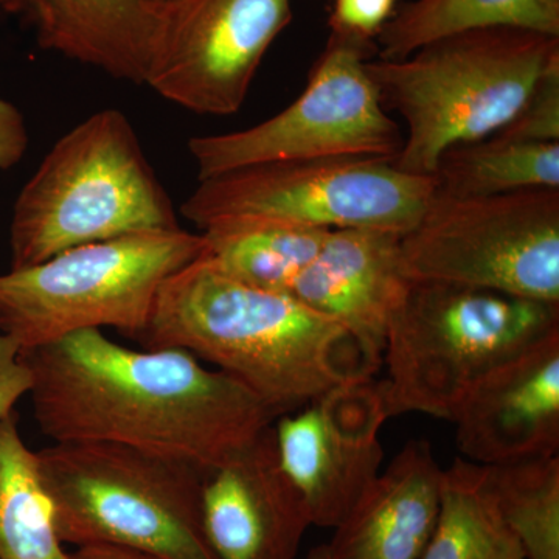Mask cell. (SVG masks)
Returning a JSON list of instances; mask_svg holds the SVG:
<instances>
[{"label": "cell", "mask_w": 559, "mask_h": 559, "mask_svg": "<svg viewBox=\"0 0 559 559\" xmlns=\"http://www.w3.org/2000/svg\"><path fill=\"white\" fill-rule=\"evenodd\" d=\"M21 356L32 371L33 414L53 443L121 444L207 474L278 418L186 349L128 348L84 330Z\"/></svg>", "instance_id": "obj_1"}, {"label": "cell", "mask_w": 559, "mask_h": 559, "mask_svg": "<svg viewBox=\"0 0 559 559\" xmlns=\"http://www.w3.org/2000/svg\"><path fill=\"white\" fill-rule=\"evenodd\" d=\"M135 341L186 349L241 382L278 417L373 378L382 364V353L342 323L289 294L235 278L209 253L162 285Z\"/></svg>", "instance_id": "obj_2"}, {"label": "cell", "mask_w": 559, "mask_h": 559, "mask_svg": "<svg viewBox=\"0 0 559 559\" xmlns=\"http://www.w3.org/2000/svg\"><path fill=\"white\" fill-rule=\"evenodd\" d=\"M559 38L520 28L444 36L401 60L366 62L384 109L406 123L400 170L433 176L444 151L506 127L551 62Z\"/></svg>", "instance_id": "obj_3"}, {"label": "cell", "mask_w": 559, "mask_h": 559, "mask_svg": "<svg viewBox=\"0 0 559 559\" xmlns=\"http://www.w3.org/2000/svg\"><path fill=\"white\" fill-rule=\"evenodd\" d=\"M175 205L130 119L103 109L66 132L17 197L11 270L135 231L178 229Z\"/></svg>", "instance_id": "obj_4"}, {"label": "cell", "mask_w": 559, "mask_h": 559, "mask_svg": "<svg viewBox=\"0 0 559 559\" xmlns=\"http://www.w3.org/2000/svg\"><path fill=\"white\" fill-rule=\"evenodd\" d=\"M558 331L559 305L411 280L385 333L389 417L419 412L452 419L489 371Z\"/></svg>", "instance_id": "obj_5"}, {"label": "cell", "mask_w": 559, "mask_h": 559, "mask_svg": "<svg viewBox=\"0 0 559 559\" xmlns=\"http://www.w3.org/2000/svg\"><path fill=\"white\" fill-rule=\"evenodd\" d=\"M36 459L62 544L216 559L202 522L205 474L194 466L97 441L51 443Z\"/></svg>", "instance_id": "obj_6"}, {"label": "cell", "mask_w": 559, "mask_h": 559, "mask_svg": "<svg viewBox=\"0 0 559 559\" xmlns=\"http://www.w3.org/2000/svg\"><path fill=\"white\" fill-rule=\"evenodd\" d=\"M209 252L204 234L135 231L64 250L0 275V333L21 353L84 330L116 329L135 340L175 272Z\"/></svg>", "instance_id": "obj_7"}, {"label": "cell", "mask_w": 559, "mask_h": 559, "mask_svg": "<svg viewBox=\"0 0 559 559\" xmlns=\"http://www.w3.org/2000/svg\"><path fill=\"white\" fill-rule=\"evenodd\" d=\"M407 277L559 305V189L492 197L433 191L400 238Z\"/></svg>", "instance_id": "obj_8"}, {"label": "cell", "mask_w": 559, "mask_h": 559, "mask_svg": "<svg viewBox=\"0 0 559 559\" xmlns=\"http://www.w3.org/2000/svg\"><path fill=\"white\" fill-rule=\"evenodd\" d=\"M433 191V176L411 175L392 160L275 162L200 180L180 215L200 230L216 221L259 218L403 237Z\"/></svg>", "instance_id": "obj_9"}, {"label": "cell", "mask_w": 559, "mask_h": 559, "mask_svg": "<svg viewBox=\"0 0 559 559\" xmlns=\"http://www.w3.org/2000/svg\"><path fill=\"white\" fill-rule=\"evenodd\" d=\"M373 57L377 44L330 33L307 86L288 108L246 130L190 139L198 178L275 162L395 160L404 135L367 73Z\"/></svg>", "instance_id": "obj_10"}, {"label": "cell", "mask_w": 559, "mask_h": 559, "mask_svg": "<svg viewBox=\"0 0 559 559\" xmlns=\"http://www.w3.org/2000/svg\"><path fill=\"white\" fill-rule=\"evenodd\" d=\"M145 84L198 116L240 110L264 55L293 21L290 0H179L164 10Z\"/></svg>", "instance_id": "obj_11"}, {"label": "cell", "mask_w": 559, "mask_h": 559, "mask_svg": "<svg viewBox=\"0 0 559 559\" xmlns=\"http://www.w3.org/2000/svg\"><path fill=\"white\" fill-rule=\"evenodd\" d=\"M469 462L510 465L559 451V331L481 378L455 411Z\"/></svg>", "instance_id": "obj_12"}, {"label": "cell", "mask_w": 559, "mask_h": 559, "mask_svg": "<svg viewBox=\"0 0 559 559\" xmlns=\"http://www.w3.org/2000/svg\"><path fill=\"white\" fill-rule=\"evenodd\" d=\"M202 522L216 559H296L311 524L280 466L272 426L205 474Z\"/></svg>", "instance_id": "obj_13"}, {"label": "cell", "mask_w": 559, "mask_h": 559, "mask_svg": "<svg viewBox=\"0 0 559 559\" xmlns=\"http://www.w3.org/2000/svg\"><path fill=\"white\" fill-rule=\"evenodd\" d=\"M400 238L381 230H330L289 296L384 355L390 319L411 285L401 263Z\"/></svg>", "instance_id": "obj_14"}, {"label": "cell", "mask_w": 559, "mask_h": 559, "mask_svg": "<svg viewBox=\"0 0 559 559\" xmlns=\"http://www.w3.org/2000/svg\"><path fill=\"white\" fill-rule=\"evenodd\" d=\"M43 50L145 84L164 14L146 0H0Z\"/></svg>", "instance_id": "obj_15"}, {"label": "cell", "mask_w": 559, "mask_h": 559, "mask_svg": "<svg viewBox=\"0 0 559 559\" xmlns=\"http://www.w3.org/2000/svg\"><path fill=\"white\" fill-rule=\"evenodd\" d=\"M443 469L426 441H411L334 532L331 559H419L440 509Z\"/></svg>", "instance_id": "obj_16"}, {"label": "cell", "mask_w": 559, "mask_h": 559, "mask_svg": "<svg viewBox=\"0 0 559 559\" xmlns=\"http://www.w3.org/2000/svg\"><path fill=\"white\" fill-rule=\"evenodd\" d=\"M275 421L280 466L299 492L310 524L340 527L380 476V440L341 433L316 403Z\"/></svg>", "instance_id": "obj_17"}, {"label": "cell", "mask_w": 559, "mask_h": 559, "mask_svg": "<svg viewBox=\"0 0 559 559\" xmlns=\"http://www.w3.org/2000/svg\"><path fill=\"white\" fill-rule=\"evenodd\" d=\"M509 27L559 38V0H409L377 38V58L401 60L454 33Z\"/></svg>", "instance_id": "obj_18"}, {"label": "cell", "mask_w": 559, "mask_h": 559, "mask_svg": "<svg viewBox=\"0 0 559 559\" xmlns=\"http://www.w3.org/2000/svg\"><path fill=\"white\" fill-rule=\"evenodd\" d=\"M200 231L207 240L210 259L221 270L257 288L289 294L330 230L235 218L216 221Z\"/></svg>", "instance_id": "obj_19"}, {"label": "cell", "mask_w": 559, "mask_h": 559, "mask_svg": "<svg viewBox=\"0 0 559 559\" xmlns=\"http://www.w3.org/2000/svg\"><path fill=\"white\" fill-rule=\"evenodd\" d=\"M419 559H525L489 487L488 466L455 459L443 469L439 516Z\"/></svg>", "instance_id": "obj_20"}, {"label": "cell", "mask_w": 559, "mask_h": 559, "mask_svg": "<svg viewBox=\"0 0 559 559\" xmlns=\"http://www.w3.org/2000/svg\"><path fill=\"white\" fill-rule=\"evenodd\" d=\"M436 190L448 197H492L559 189V142H514L489 135L444 151Z\"/></svg>", "instance_id": "obj_21"}, {"label": "cell", "mask_w": 559, "mask_h": 559, "mask_svg": "<svg viewBox=\"0 0 559 559\" xmlns=\"http://www.w3.org/2000/svg\"><path fill=\"white\" fill-rule=\"evenodd\" d=\"M58 538L36 451L25 444L16 412L0 418V559H68Z\"/></svg>", "instance_id": "obj_22"}, {"label": "cell", "mask_w": 559, "mask_h": 559, "mask_svg": "<svg viewBox=\"0 0 559 559\" xmlns=\"http://www.w3.org/2000/svg\"><path fill=\"white\" fill-rule=\"evenodd\" d=\"M488 479L525 559H559L558 455L488 466Z\"/></svg>", "instance_id": "obj_23"}, {"label": "cell", "mask_w": 559, "mask_h": 559, "mask_svg": "<svg viewBox=\"0 0 559 559\" xmlns=\"http://www.w3.org/2000/svg\"><path fill=\"white\" fill-rule=\"evenodd\" d=\"M495 135L514 142H559V60L551 62L521 109Z\"/></svg>", "instance_id": "obj_24"}, {"label": "cell", "mask_w": 559, "mask_h": 559, "mask_svg": "<svg viewBox=\"0 0 559 559\" xmlns=\"http://www.w3.org/2000/svg\"><path fill=\"white\" fill-rule=\"evenodd\" d=\"M401 0H334L330 33L377 44L378 35L396 13Z\"/></svg>", "instance_id": "obj_25"}, {"label": "cell", "mask_w": 559, "mask_h": 559, "mask_svg": "<svg viewBox=\"0 0 559 559\" xmlns=\"http://www.w3.org/2000/svg\"><path fill=\"white\" fill-rule=\"evenodd\" d=\"M32 389V371L22 359L20 348L0 333V418L14 412V406Z\"/></svg>", "instance_id": "obj_26"}, {"label": "cell", "mask_w": 559, "mask_h": 559, "mask_svg": "<svg viewBox=\"0 0 559 559\" xmlns=\"http://www.w3.org/2000/svg\"><path fill=\"white\" fill-rule=\"evenodd\" d=\"M28 140L21 110L0 95V170L20 164L28 148Z\"/></svg>", "instance_id": "obj_27"}, {"label": "cell", "mask_w": 559, "mask_h": 559, "mask_svg": "<svg viewBox=\"0 0 559 559\" xmlns=\"http://www.w3.org/2000/svg\"><path fill=\"white\" fill-rule=\"evenodd\" d=\"M68 559H160L145 551L128 549V547L110 546V544H92L81 546L69 554Z\"/></svg>", "instance_id": "obj_28"}, {"label": "cell", "mask_w": 559, "mask_h": 559, "mask_svg": "<svg viewBox=\"0 0 559 559\" xmlns=\"http://www.w3.org/2000/svg\"><path fill=\"white\" fill-rule=\"evenodd\" d=\"M146 2L153 5L154 9L159 10L160 13H164V10L170 9V7L178 3L179 0H146Z\"/></svg>", "instance_id": "obj_29"}, {"label": "cell", "mask_w": 559, "mask_h": 559, "mask_svg": "<svg viewBox=\"0 0 559 559\" xmlns=\"http://www.w3.org/2000/svg\"><path fill=\"white\" fill-rule=\"evenodd\" d=\"M310 559H331V557L325 546H319L311 551Z\"/></svg>", "instance_id": "obj_30"}]
</instances>
